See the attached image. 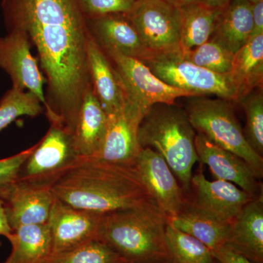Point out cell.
Masks as SVG:
<instances>
[{
	"mask_svg": "<svg viewBox=\"0 0 263 263\" xmlns=\"http://www.w3.org/2000/svg\"><path fill=\"white\" fill-rule=\"evenodd\" d=\"M51 189L65 203L102 214L154 201L136 166L95 159H81Z\"/></svg>",
	"mask_w": 263,
	"mask_h": 263,
	"instance_id": "cell-2",
	"label": "cell"
},
{
	"mask_svg": "<svg viewBox=\"0 0 263 263\" xmlns=\"http://www.w3.org/2000/svg\"><path fill=\"white\" fill-rule=\"evenodd\" d=\"M164 263H172V262H171H171H164Z\"/></svg>",
	"mask_w": 263,
	"mask_h": 263,
	"instance_id": "cell-40",
	"label": "cell"
},
{
	"mask_svg": "<svg viewBox=\"0 0 263 263\" xmlns=\"http://www.w3.org/2000/svg\"><path fill=\"white\" fill-rule=\"evenodd\" d=\"M226 245L254 263H263V195L254 197L230 223Z\"/></svg>",
	"mask_w": 263,
	"mask_h": 263,
	"instance_id": "cell-19",
	"label": "cell"
},
{
	"mask_svg": "<svg viewBox=\"0 0 263 263\" xmlns=\"http://www.w3.org/2000/svg\"><path fill=\"white\" fill-rule=\"evenodd\" d=\"M3 263H11V262H10V261L8 260V259H7L6 260H5V262H3Z\"/></svg>",
	"mask_w": 263,
	"mask_h": 263,
	"instance_id": "cell-39",
	"label": "cell"
},
{
	"mask_svg": "<svg viewBox=\"0 0 263 263\" xmlns=\"http://www.w3.org/2000/svg\"><path fill=\"white\" fill-rule=\"evenodd\" d=\"M238 104L245 110L246 125L243 135L249 146L261 157L263 155V91L257 88L240 98Z\"/></svg>",
	"mask_w": 263,
	"mask_h": 263,
	"instance_id": "cell-29",
	"label": "cell"
},
{
	"mask_svg": "<svg viewBox=\"0 0 263 263\" xmlns=\"http://www.w3.org/2000/svg\"><path fill=\"white\" fill-rule=\"evenodd\" d=\"M0 67L10 76L12 87L31 93L44 108L46 79L31 53L28 37L23 33L8 32L5 37H0Z\"/></svg>",
	"mask_w": 263,
	"mask_h": 263,
	"instance_id": "cell-11",
	"label": "cell"
},
{
	"mask_svg": "<svg viewBox=\"0 0 263 263\" xmlns=\"http://www.w3.org/2000/svg\"><path fill=\"white\" fill-rule=\"evenodd\" d=\"M168 217L151 201L103 214L99 240L126 263L171 262L166 240Z\"/></svg>",
	"mask_w": 263,
	"mask_h": 263,
	"instance_id": "cell-3",
	"label": "cell"
},
{
	"mask_svg": "<svg viewBox=\"0 0 263 263\" xmlns=\"http://www.w3.org/2000/svg\"><path fill=\"white\" fill-rule=\"evenodd\" d=\"M211 251L214 258L219 263H254L227 245Z\"/></svg>",
	"mask_w": 263,
	"mask_h": 263,
	"instance_id": "cell-33",
	"label": "cell"
},
{
	"mask_svg": "<svg viewBox=\"0 0 263 263\" xmlns=\"http://www.w3.org/2000/svg\"><path fill=\"white\" fill-rule=\"evenodd\" d=\"M238 102L263 84V34L251 37L233 55L229 73Z\"/></svg>",
	"mask_w": 263,
	"mask_h": 263,
	"instance_id": "cell-23",
	"label": "cell"
},
{
	"mask_svg": "<svg viewBox=\"0 0 263 263\" xmlns=\"http://www.w3.org/2000/svg\"><path fill=\"white\" fill-rule=\"evenodd\" d=\"M252 37L263 34V0L252 4Z\"/></svg>",
	"mask_w": 263,
	"mask_h": 263,
	"instance_id": "cell-34",
	"label": "cell"
},
{
	"mask_svg": "<svg viewBox=\"0 0 263 263\" xmlns=\"http://www.w3.org/2000/svg\"><path fill=\"white\" fill-rule=\"evenodd\" d=\"M196 134L186 110L176 103L151 107L138 129L140 146L152 148L163 157L184 193L190 191L193 167L198 161Z\"/></svg>",
	"mask_w": 263,
	"mask_h": 263,
	"instance_id": "cell-4",
	"label": "cell"
},
{
	"mask_svg": "<svg viewBox=\"0 0 263 263\" xmlns=\"http://www.w3.org/2000/svg\"><path fill=\"white\" fill-rule=\"evenodd\" d=\"M88 62L91 86L107 115L120 111L127 103V96L117 71L100 46L90 37Z\"/></svg>",
	"mask_w": 263,
	"mask_h": 263,
	"instance_id": "cell-18",
	"label": "cell"
},
{
	"mask_svg": "<svg viewBox=\"0 0 263 263\" xmlns=\"http://www.w3.org/2000/svg\"><path fill=\"white\" fill-rule=\"evenodd\" d=\"M195 144L199 162L208 165L215 179L234 183L254 197L262 195L260 179L243 159L199 133Z\"/></svg>",
	"mask_w": 263,
	"mask_h": 263,
	"instance_id": "cell-15",
	"label": "cell"
},
{
	"mask_svg": "<svg viewBox=\"0 0 263 263\" xmlns=\"http://www.w3.org/2000/svg\"><path fill=\"white\" fill-rule=\"evenodd\" d=\"M114 250L99 240L65 252L51 253L38 263H123Z\"/></svg>",
	"mask_w": 263,
	"mask_h": 263,
	"instance_id": "cell-28",
	"label": "cell"
},
{
	"mask_svg": "<svg viewBox=\"0 0 263 263\" xmlns=\"http://www.w3.org/2000/svg\"><path fill=\"white\" fill-rule=\"evenodd\" d=\"M168 221L171 226L200 240L211 250L226 245L229 235L230 223L204 212L186 197L179 212L169 218Z\"/></svg>",
	"mask_w": 263,
	"mask_h": 263,
	"instance_id": "cell-21",
	"label": "cell"
},
{
	"mask_svg": "<svg viewBox=\"0 0 263 263\" xmlns=\"http://www.w3.org/2000/svg\"><path fill=\"white\" fill-rule=\"evenodd\" d=\"M217 263H219V262H217Z\"/></svg>",
	"mask_w": 263,
	"mask_h": 263,
	"instance_id": "cell-43",
	"label": "cell"
},
{
	"mask_svg": "<svg viewBox=\"0 0 263 263\" xmlns=\"http://www.w3.org/2000/svg\"><path fill=\"white\" fill-rule=\"evenodd\" d=\"M230 2L231 0H201L202 4L205 6L212 8H219V9L226 8Z\"/></svg>",
	"mask_w": 263,
	"mask_h": 263,
	"instance_id": "cell-36",
	"label": "cell"
},
{
	"mask_svg": "<svg viewBox=\"0 0 263 263\" xmlns=\"http://www.w3.org/2000/svg\"><path fill=\"white\" fill-rule=\"evenodd\" d=\"M170 3H172L179 8L187 6V5L196 4V3H201V0H167Z\"/></svg>",
	"mask_w": 263,
	"mask_h": 263,
	"instance_id": "cell-37",
	"label": "cell"
},
{
	"mask_svg": "<svg viewBox=\"0 0 263 263\" xmlns=\"http://www.w3.org/2000/svg\"><path fill=\"white\" fill-rule=\"evenodd\" d=\"M86 22L91 37L103 49L115 50L138 60L152 54L125 13L86 18Z\"/></svg>",
	"mask_w": 263,
	"mask_h": 263,
	"instance_id": "cell-17",
	"label": "cell"
},
{
	"mask_svg": "<svg viewBox=\"0 0 263 263\" xmlns=\"http://www.w3.org/2000/svg\"><path fill=\"white\" fill-rule=\"evenodd\" d=\"M252 3L247 0H231L221 10L211 41L235 53L252 37Z\"/></svg>",
	"mask_w": 263,
	"mask_h": 263,
	"instance_id": "cell-22",
	"label": "cell"
},
{
	"mask_svg": "<svg viewBox=\"0 0 263 263\" xmlns=\"http://www.w3.org/2000/svg\"><path fill=\"white\" fill-rule=\"evenodd\" d=\"M34 147L35 145L16 155L0 160V191L16 181L19 170Z\"/></svg>",
	"mask_w": 263,
	"mask_h": 263,
	"instance_id": "cell-32",
	"label": "cell"
},
{
	"mask_svg": "<svg viewBox=\"0 0 263 263\" xmlns=\"http://www.w3.org/2000/svg\"><path fill=\"white\" fill-rule=\"evenodd\" d=\"M141 109L127 101L124 108L108 116L106 136L95 160L119 165L134 167L141 147L138 129L145 116Z\"/></svg>",
	"mask_w": 263,
	"mask_h": 263,
	"instance_id": "cell-12",
	"label": "cell"
},
{
	"mask_svg": "<svg viewBox=\"0 0 263 263\" xmlns=\"http://www.w3.org/2000/svg\"><path fill=\"white\" fill-rule=\"evenodd\" d=\"M181 9L180 51L193 49L212 37L221 9L205 6L201 3L187 5Z\"/></svg>",
	"mask_w": 263,
	"mask_h": 263,
	"instance_id": "cell-25",
	"label": "cell"
},
{
	"mask_svg": "<svg viewBox=\"0 0 263 263\" xmlns=\"http://www.w3.org/2000/svg\"><path fill=\"white\" fill-rule=\"evenodd\" d=\"M103 51L122 81L127 101L145 114L155 104H175L180 98L194 97L187 91L166 84L140 60L124 56L115 50Z\"/></svg>",
	"mask_w": 263,
	"mask_h": 263,
	"instance_id": "cell-9",
	"label": "cell"
},
{
	"mask_svg": "<svg viewBox=\"0 0 263 263\" xmlns=\"http://www.w3.org/2000/svg\"><path fill=\"white\" fill-rule=\"evenodd\" d=\"M12 230L29 224H46L54 200L51 189L15 181L0 191Z\"/></svg>",
	"mask_w": 263,
	"mask_h": 263,
	"instance_id": "cell-16",
	"label": "cell"
},
{
	"mask_svg": "<svg viewBox=\"0 0 263 263\" xmlns=\"http://www.w3.org/2000/svg\"><path fill=\"white\" fill-rule=\"evenodd\" d=\"M191 188L194 193L193 200L187 199L194 205L228 223H231L243 208L254 198L234 183L219 179L209 181L200 169L192 176L190 190Z\"/></svg>",
	"mask_w": 263,
	"mask_h": 263,
	"instance_id": "cell-14",
	"label": "cell"
},
{
	"mask_svg": "<svg viewBox=\"0 0 263 263\" xmlns=\"http://www.w3.org/2000/svg\"><path fill=\"white\" fill-rule=\"evenodd\" d=\"M0 247H1V242H0Z\"/></svg>",
	"mask_w": 263,
	"mask_h": 263,
	"instance_id": "cell-41",
	"label": "cell"
},
{
	"mask_svg": "<svg viewBox=\"0 0 263 263\" xmlns=\"http://www.w3.org/2000/svg\"><path fill=\"white\" fill-rule=\"evenodd\" d=\"M1 7L8 33H23L37 52L50 124L73 133L84 95L92 86L91 34L78 0H2Z\"/></svg>",
	"mask_w": 263,
	"mask_h": 263,
	"instance_id": "cell-1",
	"label": "cell"
},
{
	"mask_svg": "<svg viewBox=\"0 0 263 263\" xmlns=\"http://www.w3.org/2000/svg\"><path fill=\"white\" fill-rule=\"evenodd\" d=\"M44 111L34 95L12 87L0 100V132L22 117H35Z\"/></svg>",
	"mask_w": 263,
	"mask_h": 263,
	"instance_id": "cell-27",
	"label": "cell"
},
{
	"mask_svg": "<svg viewBox=\"0 0 263 263\" xmlns=\"http://www.w3.org/2000/svg\"><path fill=\"white\" fill-rule=\"evenodd\" d=\"M81 159L74 147L72 133L60 124L51 123L46 136L24 161L15 181L51 188Z\"/></svg>",
	"mask_w": 263,
	"mask_h": 263,
	"instance_id": "cell-7",
	"label": "cell"
},
{
	"mask_svg": "<svg viewBox=\"0 0 263 263\" xmlns=\"http://www.w3.org/2000/svg\"><path fill=\"white\" fill-rule=\"evenodd\" d=\"M249 3L254 4V3H258V2L262 1V0H247Z\"/></svg>",
	"mask_w": 263,
	"mask_h": 263,
	"instance_id": "cell-38",
	"label": "cell"
},
{
	"mask_svg": "<svg viewBox=\"0 0 263 263\" xmlns=\"http://www.w3.org/2000/svg\"><path fill=\"white\" fill-rule=\"evenodd\" d=\"M8 240L12 247L8 257L11 263H38L52 253L48 223L18 227Z\"/></svg>",
	"mask_w": 263,
	"mask_h": 263,
	"instance_id": "cell-24",
	"label": "cell"
},
{
	"mask_svg": "<svg viewBox=\"0 0 263 263\" xmlns=\"http://www.w3.org/2000/svg\"><path fill=\"white\" fill-rule=\"evenodd\" d=\"M157 78L173 87L187 91L194 97L215 95L237 103L236 90L229 75H221L186 61L180 51L152 53L140 60Z\"/></svg>",
	"mask_w": 263,
	"mask_h": 263,
	"instance_id": "cell-6",
	"label": "cell"
},
{
	"mask_svg": "<svg viewBox=\"0 0 263 263\" xmlns=\"http://www.w3.org/2000/svg\"><path fill=\"white\" fill-rule=\"evenodd\" d=\"M123 263H126V262H123Z\"/></svg>",
	"mask_w": 263,
	"mask_h": 263,
	"instance_id": "cell-42",
	"label": "cell"
},
{
	"mask_svg": "<svg viewBox=\"0 0 263 263\" xmlns=\"http://www.w3.org/2000/svg\"><path fill=\"white\" fill-rule=\"evenodd\" d=\"M136 0H78L86 18L116 13H127Z\"/></svg>",
	"mask_w": 263,
	"mask_h": 263,
	"instance_id": "cell-31",
	"label": "cell"
},
{
	"mask_svg": "<svg viewBox=\"0 0 263 263\" xmlns=\"http://www.w3.org/2000/svg\"><path fill=\"white\" fill-rule=\"evenodd\" d=\"M136 168L157 206L168 219L176 215L186 195L163 157L152 148H141Z\"/></svg>",
	"mask_w": 263,
	"mask_h": 263,
	"instance_id": "cell-13",
	"label": "cell"
},
{
	"mask_svg": "<svg viewBox=\"0 0 263 263\" xmlns=\"http://www.w3.org/2000/svg\"><path fill=\"white\" fill-rule=\"evenodd\" d=\"M103 215L72 206L54 197L47 221L52 253L70 250L98 240Z\"/></svg>",
	"mask_w": 263,
	"mask_h": 263,
	"instance_id": "cell-10",
	"label": "cell"
},
{
	"mask_svg": "<svg viewBox=\"0 0 263 263\" xmlns=\"http://www.w3.org/2000/svg\"><path fill=\"white\" fill-rule=\"evenodd\" d=\"M166 240L172 263H217L209 247L169 222Z\"/></svg>",
	"mask_w": 263,
	"mask_h": 263,
	"instance_id": "cell-26",
	"label": "cell"
},
{
	"mask_svg": "<svg viewBox=\"0 0 263 263\" xmlns=\"http://www.w3.org/2000/svg\"><path fill=\"white\" fill-rule=\"evenodd\" d=\"M108 115L92 86L86 91L72 133L76 153L81 159L94 158L101 149L108 129Z\"/></svg>",
	"mask_w": 263,
	"mask_h": 263,
	"instance_id": "cell-20",
	"label": "cell"
},
{
	"mask_svg": "<svg viewBox=\"0 0 263 263\" xmlns=\"http://www.w3.org/2000/svg\"><path fill=\"white\" fill-rule=\"evenodd\" d=\"M180 54L185 60L198 67L215 73L227 75L231 69L234 53L215 41L209 40L193 49L180 51Z\"/></svg>",
	"mask_w": 263,
	"mask_h": 263,
	"instance_id": "cell-30",
	"label": "cell"
},
{
	"mask_svg": "<svg viewBox=\"0 0 263 263\" xmlns=\"http://www.w3.org/2000/svg\"><path fill=\"white\" fill-rule=\"evenodd\" d=\"M12 233L13 230L10 228L7 219L3 200L0 198V235H3L5 238H8Z\"/></svg>",
	"mask_w": 263,
	"mask_h": 263,
	"instance_id": "cell-35",
	"label": "cell"
},
{
	"mask_svg": "<svg viewBox=\"0 0 263 263\" xmlns=\"http://www.w3.org/2000/svg\"><path fill=\"white\" fill-rule=\"evenodd\" d=\"M125 14L151 53L180 51L179 7L167 0H136Z\"/></svg>",
	"mask_w": 263,
	"mask_h": 263,
	"instance_id": "cell-8",
	"label": "cell"
},
{
	"mask_svg": "<svg viewBox=\"0 0 263 263\" xmlns=\"http://www.w3.org/2000/svg\"><path fill=\"white\" fill-rule=\"evenodd\" d=\"M186 114L196 133L245 160L262 179L263 157L247 143L243 128L235 115L233 102L206 97H190Z\"/></svg>",
	"mask_w": 263,
	"mask_h": 263,
	"instance_id": "cell-5",
	"label": "cell"
}]
</instances>
